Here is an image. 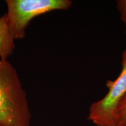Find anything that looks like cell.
Here are the masks:
<instances>
[{
    "mask_svg": "<svg viewBox=\"0 0 126 126\" xmlns=\"http://www.w3.org/2000/svg\"><path fill=\"white\" fill-rule=\"evenodd\" d=\"M116 7L120 14L121 20L124 25L126 34V0H117L116 1Z\"/></svg>",
    "mask_w": 126,
    "mask_h": 126,
    "instance_id": "cell-6",
    "label": "cell"
},
{
    "mask_svg": "<svg viewBox=\"0 0 126 126\" xmlns=\"http://www.w3.org/2000/svg\"><path fill=\"white\" fill-rule=\"evenodd\" d=\"M108 92L100 100L91 104L88 119L96 126H113L121 100L126 94V48L122 55V70L117 78L106 83Z\"/></svg>",
    "mask_w": 126,
    "mask_h": 126,
    "instance_id": "cell-3",
    "label": "cell"
},
{
    "mask_svg": "<svg viewBox=\"0 0 126 126\" xmlns=\"http://www.w3.org/2000/svg\"><path fill=\"white\" fill-rule=\"evenodd\" d=\"M113 126H126V94L118 106Z\"/></svg>",
    "mask_w": 126,
    "mask_h": 126,
    "instance_id": "cell-5",
    "label": "cell"
},
{
    "mask_svg": "<svg viewBox=\"0 0 126 126\" xmlns=\"http://www.w3.org/2000/svg\"><path fill=\"white\" fill-rule=\"evenodd\" d=\"M9 29L15 40L26 36V30L33 19L55 10H67L71 0H6Z\"/></svg>",
    "mask_w": 126,
    "mask_h": 126,
    "instance_id": "cell-2",
    "label": "cell"
},
{
    "mask_svg": "<svg viewBox=\"0 0 126 126\" xmlns=\"http://www.w3.org/2000/svg\"><path fill=\"white\" fill-rule=\"evenodd\" d=\"M15 39L9 29L7 15L0 16V60L8 59L15 49Z\"/></svg>",
    "mask_w": 126,
    "mask_h": 126,
    "instance_id": "cell-4",
    "label": "cell"
},
{
    "mask_svg": "<svg viewBox=\"0 0 126 126\" xmlns=\"http://www.w3.org/2000/svg\"><path fill=\"white\" fill-rule=\"evenodd\" d=\"M27 94L8 59L0 60V126H31Z\"/></svg>",
    "mask_w": 126,
    "mask_h": 126,
    "instance_id": "cell-1",
    "label": "cell"
}]
</instances>
